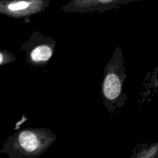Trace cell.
<instances>
[{
  "instance_id": "277c9868",
  "label": "cell",
  "mask_w": 158,
  "mask_h": 158,
  "mask_svg": "<svg viewBox=\"0 0 158 158\" xmlns=\"http://www.w3.org/2000/svg\"><path fill=\"white\" fill-rule=\"evenodd\" d=\"M49 3L44 0H0V14L12 18H25L45 10Z\"/></svg>"
},
{
  "instance_id": "3957f363",
  "label": "cell",
  "mask_w": 158,
  "mask_h": 158,
  "mask_svg": "<svg viewBox=\"0 0 158 158\" xmlns=\"http://www.w3.org/2000/svg\"><path fill=\"white\" fill-rule=\"evenodd\" d=\"M56 42L50 37L43 36L34 32L23 46L26 52V61L32 66H40L46 64L55 51Z\"/></svg>"
},
{
  "instance_id": "5b68a950",
  "label": "cell",
  "mask_w": 158,
  "mask_h": 158,
  "mask_svg": "<svg viewBox=\"0 0 158 158\" xmlns=\"http://www.w3.org/2000/svg\"><path fill=\"white\" fill-rule=\"evenodd\" d=\"M125 3L124 1H118V0H91V1H73L70 2L68 5L63 8L65 11L67 12H90V11L104 10L112 7H116L117 6Z\"/></svg>"
},
{
  "instance_id": "8992f818",
  "label": "cell",
  "mask_w": 158,
  "mask_h": 158,
  "mask_svg": "<svg viewBox=\"0 0 158 158\" xmlns=\"http://www.w3.org/2000/svg\"><path fill=\"white\" fill-rule=\"evenodd\" d=\"M15 60V56L11 53L7 49H2L0 48V66L12 63Z\"/></svg>"
},
{
  "instance_id": "6da1fadb",
  "label": "cell",
  "mask_w": 158,
  "mask_h": 158,
  "mask_svg": "<svg viewBox=\"0 0 158 158\" xmlns=\"http://www.w3.org/2000/svg\"><path fill=\"white\" fill-rule=\"evenodd\" d=\"M55 140L49 129H24L11 135L0 153L9 158H38Z\"/></svg>"
},
{
  "instance_id": "7a4b0ae2",
  "label": "cell",
  "mask_w": 158,
  "mask_h": 158,
  "mask_svg": "<svg viewBox=\"0 0 158 158\" xmlns=\"http://www.w3.org/2000/svg\"><path fill=\"white\" fill-rule=\"evenodd\" d=\"M124 77L123 53L120 48H117L105 69L102 84V94L106 106L115 104L120 98Z\"/></svg>"
},
{
  "instance_id": "52a82bcc",
  "label": "cell",
  "mask_w": 158,
  "mask_h": 158,
  "mask_svg": "<svg viewBox=\"0 0 158 158\" xmlns=\"http://www.w3.org/2000/svg\"><path fill=\"white\" fill-rule=\"evenodd\" d=\"M157 148H151V149L148 150V151H143L139 153L137 155L132 158H154L156 154H157Z\"/></svg>"
}]
</instances>
